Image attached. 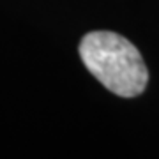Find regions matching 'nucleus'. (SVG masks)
Masks as SVG:
<instances>
[{"mask_svg": "<svg viewBox=\"0 0 159 159\" xmlns=\"http://www.w3.org/2000/svg\"><path fill=\"white\" fill-rule=\"evenodd\" d=\"M80 57L97 81L120 97H136L147 87L148 71L140 51L115 32L87 34L80 43Z\"/></svg>", "mask_w": 159, "mask_h": 159, "instance_id": "nucleus-1", "label": "nucleus"}]
</instances>
